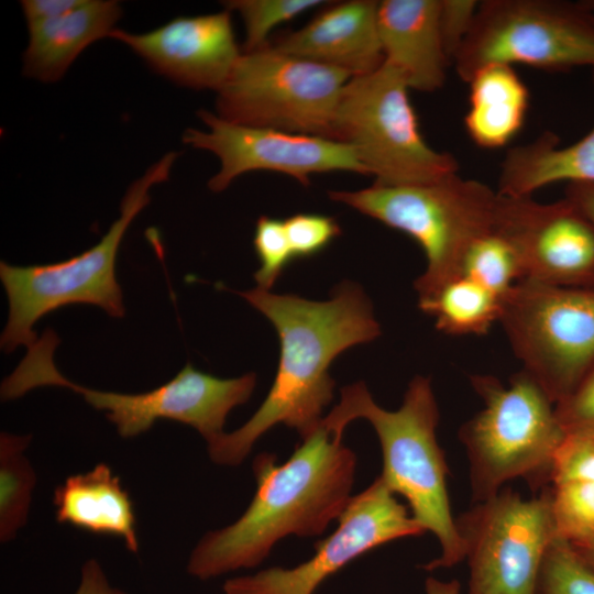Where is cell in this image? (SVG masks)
Masks as SVG:
<instances>
[{"mask_svg": "<svg viewBox=\"0 0 594 594\" xmlns=\"http://www.w3.org/2000/svg\"><path fill=\"white\" fill-rule=\"evenodd\" d=\"M53 503L58 522L121 538L129 551L139 552L132 501L108 464L68 476L55 488Z\"/></svg>", "mask_w": 594, "mask_h": 594, "instance_id": "cell-20", "label": "cell"}, {"mask_svg": "<svg viewBox=\"0 0 594 594\" xmlns=\"http://www.w3.org/2000/svg\"><path fill=\"white\" fill-rule=\"evenodd\" d=\"M356 457L322 425L284 463L263 452L253 461L255 494L231 525L209 531L190 553L199 580L258 565L280 539L320 536L351 499Z\"/></svg>", "mask_w": 594, "mask_h": 594, "instance_id": "cell-2", "label": "cell"}, {"mask_svg": "<svg viewBox=\"0 0 594 594\" xmlns=\"http://www.w3.org/2000/svg\"><path fill=\"white\" fill-rule=\"evenodd\" d=\"M580 3L590 13V15L594 19V0L580 1Z\"/></svg>", "mask_w": 594, "mask_h": 594, "instance_id": "cell-39", "label": "cell"}, {"mask_svg": "<svg viewBox=\"0 0 594 594\" xmlns=\"http://www.w3.org/2000/svg\"><path fill=\"white\" fill-rule=\"evenodd\" d=\"M594 482V436L566 435L551 464L550 483Z\"/></svg>", "mask_w": 594, "mask_h": 594, "instance_id": "cell-31", "label": "cell"}, {"mask_svg": "<svg viewBox=\"0 0 594 594\" xmlns=\"http://www.w3.org/2000/svg\"><path fill=\"white\" fill-rule=\"evenodd\" d=\"M498 322L521 370L554 404L594 369V287L522 279L503 297Z\"/></svg>", "mask_w": 594, "mask_h": 594, "instance_id": "cell-10", "label": "cell"}, {"mask_svg": "<svg viewBox=\"0 0 594 594\" xmlns=\"http://www.w3.org/2000/svg\"><path fill=\"white\" fill-rule=\"evenodd\" d=\"M453 64L465 82L491 65L551 70L594 67V19L580 2L480 1Z\"/></svg>", "mask_w": 594, "mask_h": 594, "instance_id": "cell-11", "label": "cell"}, {"mask_svg": "<svg viewBox=\"0 0 594 594\" xmlns=\"http://www.w3.org/2000/svg\"><path fill=\"white\" fill-rule=\"evenodd\" d=\"M550 493L558 537L570 543L594 540V482L557 484Z\"/></svg>", "mask_w": 594, "mask_h": 594, "instance_id": "cell-26", "label": "cell"}, {"mask_svg": "<svg viewBox=\"0 0 594 594\" xmlns=\"http://www.w3.org/2000/svg\"><path fill=\"white\" fill-rule=\"evenodd\" d=\"M426 594H460V583L457 580L449 582L427 578L425 583Z\"/></svg>", "mask_w": 594, "mask_h": 594, "instance_id": "cell-37", "label": "cell"}, {"mask_svg": "<svg viewBox=\"0 0 594 594\" xmlns=\"http://www.w3.org/2000/svg\"><path fill=\"white\" fill-rule=\"evenodd\" d=\"M584 562L594 571V540L571 543Z\"/></svg>", "mask_w": 594, "mask_h": 594, "instance_id": "cell-38", "label": "cell"}, {"mask_svg": "<svg viewBox=\"0 0 594 594\" xmlns=\"http://www.w3.org/2000/svg\"><path fill=\"white\" fill-rule=\"evenodd\" d=\"M85 0H23L21 7L28 23L62 16L80 7Z\"/></svg>", "mask_w": 594, "mask_h": 594, "instance_id": "cell-34", "label": "cell"}, {"mask_svg": "<svg viewBox=\"0 0 594 594\" xmlns=\"http://www.w3.org/2000/svg\"><path fill=\"white\" fill-rule=\"evenodd\" d=\"M494 230L514 245L524 279L594 287V228L568 199L541 204L499 195Z\"/></svg>", "mask_w": 594, "mask_h": 594, "instance_id": "cell-15", "label": "cell"}, {"mask_svg": "<svg viewBox=\"0 0 594 594\" xmlns=\"http://www.w3.org/2000/svg\"><path fill=\"white\" fill-rule=\"evenodd\" d=\"M418 306L435 319L436 328L450 336H482L499 321L502 298L476 280L455 277Z\"/></svg>", "mask_w": 594, "mask_h": 594, "instance_id": "cell-23", "label": "cell"}, {"mask_svg": "<svg viewBox=\"0 0 594 594\" xmlns=\"http://www.w3.org/2000/svg\"><path fill=\"white\" fill-rule=\"evenodd\" d=\"M556 411L566 435L594 436V369L563 400Z\"/></svg>", "mask_w": 594, "mask_h": 594, "instance_id": "cell-32", "label": "cell"}, {"mask_svg": "<svg viewBox=\"0 0 594 594\" xmlns=\"http://www.w3.org/2000/svg\"><path fill=\"white\" fill-rule=\"evenodd\" d=\"M31 436L2 432L0 437V540L11 541L25 526L36 482L24 451Z\"/></svg>", "mask_w": 594, "mask_h": 594, "instance_id": "cell-24", "label": "cell"}, {"mask_svg": "<svg viewBox=\"0 0 594 594\" xmlns=\"http://www.w3.org/2000/svg\"><path fill=\"white\" fill-rule=\"evenodd\" d=\"M121 15L118 1L85 0L67 14L28 23L23 75L43 82L57 81L87 46L109 37Z\"/></svg>", "mask_w": 594, "mask_h": 594, "instance_id": "cell-19", "label": "cell"}, {"mask_svg": "<svg viewBox=\"0 0 594 594\" xmlns=\"http://www.w3.org/2000/svg\"><path fill=\"white\" fill-rule=\"evenodd\" d=\"M351 78L267 45L241 54L217 91V116L238 124L337 140L336 113Z\"/></svg>", "mask_w": 594, "mask_h": 594, "instance_id": "cell-9", "label": "cell"}, {"mask_svg": "<svg viewBox=\"0 0 594 594\" xmlns=\"http://www.w3.org/2000/svg\"><path fill=\"white\" fill-rule=\"evenodd\" d=\"M470 566L468 594H536L558 537L550 488L524 498L503 487L457 518Z\"/></svg>", "mask_w": 594, "mask_h": 594, "instance_id": "cell-12", "label": "cell"}, {"mask_svg": "<svg viewBox=\"0 0 594 594\" xmlns=\"http://www.w3.org/2000/svg\"><path fill=\"white\" fill-rule=\"evenodd\" d=\"M198 117L209 128L187 129L183 142L216 154L221 163L208 187L224 190L238 176L253 170L283 173L309 185L310 175L337 170L369 175L353 147L321 136L233 123L207 110Z\"/></svg>", "mask_w": 594, "mask_h": 594, "instance_id": "cell-14", "label": "cell"}, {"mask_svg": "<svg viewBox=\"0 0 594 594\" xmlns=\"http://www.w3.org/2000/svg\"><path fill=\"white\" fill-rule=\"evenodd\" d=\"M565 199L572 202L594 228V183H570Z\"/></svg>", "mask_w": 594, "mask_h": 594, "instance_id": "cell-36", "label": "cell"}, {"mask_svg": "<svg viewBox=\"0 0 594 594\" xmlns=\"http://www.w3.org/2000/svg\"><path fill=\"white\" fill-rule=\"evenodd\" d=\"M253 245L260 261L254 278L258 288L270 290L295 258L284 221L261 216L255 223Z\"/></svg>", "mask_w": 594, "mask_h": 594, "instance_id": "cell-29", "label": "cell"}, {"mask_svg": "<svg viewBox=\"0 0 594 594\" xmlns=\"http://www.w3.org/2000/svg\"><path fill=\"white\" fill-rule=\"evenodd\" d=\"M109 37L124 43L156 73L195 89L218 91L242 54L228 10L177 16L142 34L114 29Z\"/></svg>", "mask_w": 594, "mask_h": 594, "instance_id": "cell-16", "label": "cell"}, {"mask_svg": "<svg viewBox=\"0 0 594 594\" xmlns=\"http://www.w3.org/2000/svg\"><path fill=\"white\" fill-rule=\"evenodd\" d=\"M470 85L464 127L483 148L507 145L524 125L529 90L513 66L491 65L477 70Z\"/></svg>", "mask_w": 594, "mask_h": 594, "instance_id": "cell-22", "label": "cell"}, {"mask_svg": "<svg viewBox=\"0 0 594 594\" xmlns=\"http://www.w3.org/2000/svg\"><path fill=\"white\" fill-rule=\"evenodd\" d=\"M176 157L175 152L165 154L130 185L120 205V217L89 250L51 264L0 263V279L9 301V317L0 339L4 352L19 345L31 346L38 339L33 326L61 307L87 304L102 308L111 317L124 316L116 276L117 254L130 223L150 204V189L168 179Z\"/></svg>", "mask_w": 594, "mask_h": 594, "instance_id": "cell-7", "label": "cell"}, {"mask_svg": "<svg viewBox=\"0 0 594 594\" xmlns=\"http://www.w3.org/2000/svg\"><path fill=\"white\" fill-rule=\"evenodd\" d=\"M441 0H383L377 30L384 62L405 76L410 89L433 92L451 63L440 30Z\"/></svg>", "mask_w": 594, "mask_h": 594, "instance_id": "cell-18", "label": "cell"}, {"mask_svg": "<svg viewBox=\"0 0 594 594\" xmlns=\"http://www.w3.org/2000/svg\"><path fill=\"white\" fill-rule=\"evenodd\" d=\"M284 224L295 258L320 253L341 234L332 217L318 213H296L285 219Z\"/></svg>", "mask_w": 594, "mask_h": 594, "instance_id": "cell-30", "label": "cell"}, {"mask_svg": "<svg viewBox=\"0 0 594 594\" xmlns=\"http://www.w3.org/2000/svg\"><path fill=\"white\" fill-rule=\"evenodd\" d=\"M374 0H349L329 6L297 31L272 44L284 54L328 65L358 77L384 62Z\"/></svg>", "mask_w": 594, "mask_h": 594, "instance_id": "cell-17", "label": "cell"}, {"mask_svg": "<svg viewBox=\"0 0 594 594\" xmlns=\"http://www.w3.org/2000/svg\"><path fill=\"white\" fill-rule=\"evenodd\" d=\"M58 343L56 333L45 330L28 348L16 369L2 381L1 399H15L35 387H65L81 395L95 409L106 411L107 419L122 438L136 437L157 420L168 419L191 426L209 443L224 433L227 416L250 399L256 385L254 373L219 378L187 363L173 380L148 392L98 391L74 383L59 373L53 360Z\"/></svg>", "mask_w": 594, "mask_h": 594, "instance_id": "cell-4", "label": "cell"}, {"mask_svg": "<svg viewBox=\"0 0 594 594\" xmlns=\"http://www.w3.org/2000/svg\"><path fill=\"white\" fill-rule=\"evenodd\" d=\"M400 70L383 62L344 86L334 121L338 141L350 144L380 185L432 183L458 174L457 158L424 139Z\"/></svg>", "mask_w": 594, "mask_h": 594, "instance_id": "cell-8", "label": "cell"}, {"mask_svg": "<svg viewBox=\"0 0 594 594\" xmlns=\"http://www.w3.org/2000/svg\"><path fill=\"white\" fill-rule=\"evenodd\" d=\"M323 3L321 0H231L223 6L240 13L246 33L244 53H249L266 47L275 26Z\"/></svg>", "mask_w": 594, "mask_h": 594, "instance_id": "cell-27", "label": "cell"}, {"mask_svg": "<svg viewBox=\"0 0 594 594\" xmlns=\"http://www.w3.org/2000/svg\"><path fill=\"white\" fill-rule=\"evenodd\" d=\"M470 382L484 406L459 429L476 502L515 479L538 487L550 482L553 457L566 433L546 391L524 370L504 385L493 375Z\"/></svg>", "mask_w": 594, "mask_h": 594, "instance_id": "cell-6", "label": "cell"}, {"mask_svg": "<svg viewBox=\"0 0 594 594\" xmlns=\"http://www.w3.org/2000/svg\"><path fill=\"white\" fill-rule=\"evenodd\" d=\"M561 182L594 183V127L566 146H560L556 134L544 132L528 144L508 150L501 164L497 193L531 197L540 188Z\"/></svg>", "mask_w": 594, "mask_h": 594, "instance_id": "cell-21", "label": "cell"}, {"mask_svg": "<svg viewBox=\"0 0 594 594\" xmlns=\"http://www.w3.org/2000/svg\"><path fill=\"white\" fill-rule=\"evenodd\" d=\"M328 195L419 244L427 266L414 283L418 299L461 276L470 245L494 229L499 197L487 185L458 174L432 183H374L360 190H329Z\"/></svg>", "mask_w": 594, "mask_h": 594, "instance_id": "cell-5", "label": "cell"}, {"mask_svg": "<svg viewBox=\"0 0 594 594\" xmlns=\"http://www.w3.org/2000/svg\"><path fill=\"white\" fill-rule=\"evenodd\" d=\"M358 418L366 419L378 437L383 455L380 476L395 495L407 501L414 519L440 544V556L421 568L433 571L462 562L465 548L451 510L449 468L437 441L439 408L430 377L416 375L397 410L378 406L363 382L345 385L339 404L321 425L342 438L348 424Z\"/></svg>", "mask_w": 594, "mask_h": 594, "instance_id": "cell-3", "label": "cell"}, {"mask_svg": "<svg viewBox=\"0 0 594 594\" xmlns=\"http://www.w3.org/2000/svg\"><path fill=\"white\" fill-rule=\"evenodd\" d=\"M75 594H128L112 586L96 559L87 560L81 568L80 582Z\"/></svg>", "mask_w": 594, "mask_h": 594, "instance_id": "cell-35", "label": "cell"}, {"mask_svg": "<svg viewBox=\"0 0 594 594\" xmlns=\"http://www.w3.org/2000/svg\"><path fill=\"white\" fill-rule=\"evenodd\" d=\"M461 275L476 280L502 299L524 279L514 245L494 229L470 245L462 261Z\"/></svg>", "mask_w": 594, "mask_h": 594, "instance_id": "cell-25", "label": "cell"}, {"mask_svg": "<svg viewBox=\"0 0 594 594\" xmlns=\"http://www.w3.org/2000/svg\"><path fill=\"white\" fill-rule=\"evenodd\" d=\"M426 530L398 502L381 476L351 497L337 529L315 543L316 553L293 569L279 566L229 579L223 594H314L330 575L358 557L400 538Z\"/></svg>", "mask_w": 594, "mask_h": 594, "instance_id": "cell-13", "label": "cell"}, {"mask_svg": "<svg viewBox=\"0 0 594 594\" xmlns=\"http://www.w3.org/2000/svg\"><path fill=\"white\" fill-rule=\"evenodd\" d=\"M238 294L273 323L280 353L273 385L254 415L239 429L208 443L211 461L226 466L241 464L254 443L278 424L296 430L301 440L314 433L333 398L336 384L329 373L333 360L381 333L371 301L349 280L324 301L258 287Z\"/></svg>", "mask_w": 594, "mask_h": 594, "instance_id": "cell-1", "label": "cell"}, {"mask_svg": "<svg viewBox=\"0 0 594 594\" xmlns=\"http://www.w3.org/2000/svg\"><path fill=\"white\" fill-rule=\"evenodd\" d=\"M479 6L475 0H441L440 30L451 63L472 29Z\"/></svg>", "mask_w": 594, "mask_h": 594, "instance_id": "cell-33", "label": "cell"}, {"mask_svg": "<svg viewBox=\"0 0 594 594\" xmlns=\"http://www.w3.org/2000/svg\"><path fill=\"white\" fill-rule=\"evenodd\" d=\"M536 594H594V571L570 542L557 537L544 556Z\"/></svg>", "mask_w": 594, "mask_h": 594, "instance_id": "cell-28", "label": "cell"}]
</instances>
